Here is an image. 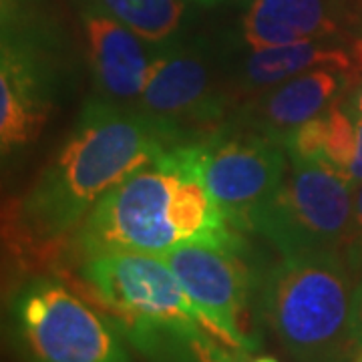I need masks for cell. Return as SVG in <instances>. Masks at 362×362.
I'll use <instances>...</instances> for the list:
<instances>
[{"label":"cell","instance_id":"cell-5","mask_svg":"<svg viewBox=\"0 0 362 362\" xmlns=\"http://www.w3.org/2000/svg\"><path fill=\"white\" fill-rule=\"evenodd\" d=\"M230 65L204 42L175 40L161 47L137 111L173 145L204 141L233 115Z\"/></svg>","mask_w":362,"mask_h":362},{"label":"cell","instance_id":"cell-10","mask_svg":"<svg viewBox=\"0 0 362 362\" xmlns=\"http://www.w3.org/2000/svg\"><path fill=\"white\" fill-rule=\"evenodd\" d=\"M57 93V63L39 37L2 23L0 149L2 161L39 139Z\"/></svg>","mask_w":362,"mask_h":362},{"label":"cell","instance_id":"cell-21","mask_svg":"<svg viewBox=\"0 0 362 362\" xmlns=\"http://www.w3.org/2000/svg\"><path fill=\"white\" fill-rule=\"evenodd\" d=\"M346 103L350 105L352 111H356V113H361L362 115V78L354 85V89H352L350 97L346 99Z\"/></svg>","mask_w":362,"mask_h":362},{"label":"cell","instance_id":"cell-4","mask_svg":"<svg viewBox=\"0 0 362 362\" xmlns=\"http://www.w3.org/2000/svg\"><path fill=\"white\" fill-rule=\"evenodd\" d=\"M8 314L25 362H131L117 324L57 278L25 282Z\"/></svg>","mask_w":362,"mask_h":362},{"label":"cell","instance_id":"cell-14","mask_svg":"<svg viewBox=\"0 0 362 362\" xmlns=\"http://www.w3.org/2000/svg\"><path fill=\"white\" fill-rule=\"evenodd\" d=\"M161 157L177 177L169 197L168 216L180 242L242 244L240 232L230 228L204 180L199 141L173 145Z\"/></svg>","mask_w":362,"mask_h":362},{"label":"cell","instance_id":"cell-24","mask_svg":"<svg viewBox=\"0 0 362 362\" xmlns=\"http://www.w3.org/2000/svg\"><path fill=\"white\" fill-rule=\"evenodd\" d=\"M352 362H362V350L358 352V354H356V356H354V361Z\"/></svg>","mask_w":362,"mask_h":362},{"label":"cell","instance_id":"cell-6","mask_svg":"<svg viewBox=\"0 0 362 362\" xmlns=\"http://www.w3.org/2000/svg\"><path fill=\"white\" fill-rule=\"evenodd\" d=\"M354 187L322 159H288L278 189L259 211L254 232L282 256L340 250L349 233Z\"/></svg>","mask_w":362,"mask_h":362},{"label":"cell","instance_id":"cell-11","mask_svg":"<svg viewBox=\"0 0 362 362\" xmlns=\"http://www.w3.org/2000/svg\"><path fill=\"white\" fill-rule=\"evenodd\" d=\"M356 75L340 69H314L250 97L235 111L230 123L282 143L294 131L324 113L344 95Z\"/></svg>","mask_w":362,"mask_h":362},{"label":"cell","instance_id":"cell-15","mask_svg":"<svg viewBox=\"0 0 362 362\" xmlns=\"http://www.w3.org/2000/svg\"><path fill=\"white\" fill-rule=\"evenodd\" d=\"M344 21L338 0H250L242 39L252 51L304 40H340Z\"/></svg>","mask_w":362,"mask_h":362},{"label":"cell","instance_id":"cell-22","mask_svg":"<svg viewBox=\"0 0 362 362\" xmlns=\"http://www.w3.org/2000/svg\"><path fill=\"white\" fill-rule=\"evenodd\" d=\"M185 2H192V4H197V6H206V8H211V6H218L223 0H185Z\"/></svg>","mask_w":362,"mask_h":362},{"label":"cell","instance_id":"cell-8","mask_svg":"<svg viewBox=\"0 0 362 362\" xmlns=\"http://www.w3.org/2000/svg\"><path fill=\"white\" fill-rule=\"evenodd\" d=\"M199 145L204 180L226 221L235 232H254L259 211L284 177L288 149L233 123Z\"/></svg>","mask_w":362,"mask_h":362},{"label":"cell","instance_id":"cell-16","mask_svg":"<svg viewBox=\"0 0 362 362\" xmlns=\"http://www.w3.org/2000/svg\"><path fill=\"white\" fill-rule=\"evenodd\" d=\"M89 6L115 18L156 47L180 40L187 11L185 0H89Z\"/></svg>","mask_w":362,"mask_h":362},{"label":"cell","instance_id":"cell-13","mask_svg":"<svg viewBox=\"0 0 362 362\" xmlns=\"http://www.w3.org/2000/svg\"><path fill=\"white\" fill-rule=\"evenodd\" d=\"M324 66L349 71L358 77L362 71V40L354 45L340 40H304L252 51L238 65H230L233 97L247 101L288 78Z\"/></svg>","mask_w":362,"mask_h":362},{"label":"cell","instance_id":"cell-20","mask_svg":"<svg viewBox=\"0 0 362 362\" xmlns=\"http://www.w3.org/2000/svg\"><path fill=\"white\" fill-rule=\"evenodd\" d=\"M352 113H354V123H356V151H354V159H352V163H350L346 180H349L350 185L356 189L362 183V115L361 113H356V111H352Z\"/></svg>","mask_w":362,"mask_h":362},{"label":"cell","instance_id":"cell-23","mask_svg":"<svg viewBox=\"0 0 362 362\" xmlns=\"http://www.w3.org/2000/svg\"><path fill=\"white\" fill-rule=\"evenodd\" d=\"M254 362H278V361H274V358H270V356H264V358H258V361H254Z\"/></svg>","mask_w":362,"mask_h":362},{"label":"cell","instance_id":"cell-2","mask_svg":"<svg viewBox=\"0 0 362 362\" xmlns=\"http://www.w3.org/2000/svg\"><path fill=\"white\" fill-rule=\"evenodd\" d=\"M78 278L97 308L149 362H233L204 314L161 256L99 254Z\"/></svg>","mask_w":362,"mask_h":362},{"label":"cell","instance_id":"cell-18","mask_svg":"<svg viewBox=\"0 0 362 362\" xmlns=\"http://www.w3.org/2000/svg\"><path fill=\"white\" fill-rule=\"evenodd\" d=\"M342 256L352 274H362V183L354 192V209L349 233L342 246Z\"/></svg>","mask_w":362,"mask_h":362},{"label":"cell","instance_id":"cell-12","mask_svg":"<svg viewBox=\"0 0 362 362\" xmlns=\"http://www.w3.org/2000/svg\"><path fill=\"white\" fill-rule=\"evenodd\" d=\"M81 21L99 97L137 109L161 47L147 42L131 28L90 6L83 11Z\"/></svg>","mask_w":362,"mask_h":362},{"label":"cell","instance_id":"cell-17","mask_svg":"<svg viewBox=\"0 0 362 362\" xmlns=\"http://www.w3.org/2000/svg\"><path fill=\"white\" fill-rule=\"evenodd\" d=\"M326 117H328V133H326L324 161L346 177L356 151L354 113L346 103V99L340 97L326 109Z\"/></svg>","mask_w":362,"mask_h":362},{"label":"cell","instance_id":"cell-9","mask_svg":"<svg viewBox=\"0 0 362 362\" xmlns=\"http://www.w3.org/2000/svg\"><path fill=\"white\" fill-rule=\"evenodd\" d=\"M242 252L244 242L211 244L185 240L161 258L177 276L216 337L235 352H252L258 349V342L246 334V314L258 278H252Z\"/></svg>","mask_w":362,"mask_h":362},{"label":"cell","instance_id":"cell-3","mask_svg":"<svg viewBox=\"0 0 362 362\" xmlns=\"http://www.w3.org/2000/svg\"><path fill=\"white\" fill-rule=\"evenodd\" d=\"M352 270L340 250L284 256L258 278L256 312L298 362H344Z\"/></svg>","mask_w":362,"mask_h":362},{"label":"cell","instance_id":"cell-19","mask_svg":"<svg viewBox=\"0 0 362 362\" xmlns=\"http://www.w3.org/2000/svg\"><path fill=\"white\" fill-rule=\"evenodd\" d=\"M350 337L356 346L362 349V278L352 290L350 300Z\"/></svg>","mask_w":362,"mask_h":362},{"label":"cell","instance_id":"cell-7","mask_svg":"<svg viewBox=\"0 0 362 362\" xmlns=\"http://www.w3.org/2000/svg\"><path fill=\"white\" fill-rule=\"evenodd\" d=\"M161 156L117 183L93 206L66 244L73 254L81 259L117 252L163 256L180 242L168 216L177 177Z\"/></svg>","mask_w":362,"mask_h":362},{"label":"cell","instance_id":"cell-1","mask_svg":"<svg viewBox=\"0 0 362 362\" xmlns=\"http://www.w3.org/2000/svg\"><path fill=\"white\" fill-rule=\"evenodd\" d=\"M169 149L129 107L89 99L63 147L11 216V233L37 254H57L111 187Z\"/></svg>","mask_w":362,"mask_h":362}]
</instances>
